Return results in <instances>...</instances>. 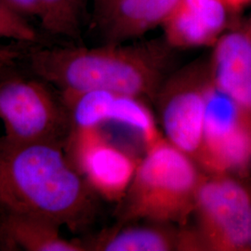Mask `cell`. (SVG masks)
I'll return each mask as SVG.
<instances>
[{
	"label": "cell",
	"mask_w": 251,
	"mask_h": 251,
	"mask_svg": "<svg viewBox=\"0 0 251 251\" xmlns=\"http://www.w3.org/2000/svg\"><path fill=\"white\" fill-rule=\"evenodd\" d=\"M174 49L164 39L99 47L36 48L32 72L61 93L103 90L155 100L168 78Z\"/></svg>",
	"instance_id": "1"
},
{
	"label": "cell",
	"mask_w": 251,
	"mask_h": 251,
	"mask_svg": "<svg viewBox=\"0 0 251 251\" xmlns=\"http://www.w3.org/2000/svg\"><path fill=\"white\" fill-rule=\"evenodd\" d=\"M61 143L9 144L0 138V204L73 232L90 225L96 195Z\"/></svg>",
	"instance_id": "2"
},
{
	"label": "cell",
	"mask_w": 251,
	"mask_h": 251,
	"mask_svg": "<svg viewBox=\"0 0 251 251\" xmlns=\"http://www.w3.org/2000/svg\"><path fill=\"white\" fill-rule=\"evenodd\" d=\"M204 175L196 162L163 136L145 146V154L118 202V225H187Z\"/></svg>",
	"instance_id": "3"
},
{
	"label": "cell",
	"mask_w": 251,
	"mask_h": 251,
	"mask_svg": "<svg viewBox=\"0 0 251 251\" xmlns=\"http://www.w3.org/2000/svg\"><path fill=\"white\" fill-rule=\"evenodd\" d=\"M191 218L195 225L182 226L185 251H251V184L235 175L205 173Z\"/></svg>",
	"instance_id": "4"
},
{
	"label": "cell",
	"mask_w": 251,
	"mask_h": 251,
	"mask_svg": "<svg viewBox=\"0 0 251 251\" xmlns=\"http://www.w3.org/2000/svg\"><path fill=\"white\" fill-rule=\"evenodd\" d=\"M39 77L10 76L0 80V121L3 141L14 144H63L72 125L69 110Z\"/></svg>",
	"instance_id": "5"
},
{
	"label": "cell",
	"mask_w": 251,
	"mask_h": 251,
	"mask_svg": "<svg viewBox=\"0 0 251 251\" xmlns=\"http://www.w3.org/2000/svg\"><path fill=\"white\" fill-rule=\"evenodd\" d=\"M206 114L198 165L207 174L248 178L251 168L247 114L210 79L206 86Z\"/></svg>",
	"instance_id": "6"
},
{
	"label": "cell",
	"mask_w": 251,
	"mask_h": 251,
	"mask_svg": "<svg viewBox=\"0 0 251 251\" xmlns=\"http://www.w3.org/2000/svg\"><path fill=\"white\" fill-rule=\"evenodd\" d=\"M207 63H196L165 80L156 96L164 137L198 164L206 114Z\"/></svg>",
	"instance_id": "7"
},
{
	"label": "cell",
	"mask_w": 251,
	"mask_h": 251,
	"mask_svg": "<svg viewBox=\"0 0 251 251\" xmlns=\"http://www.w3.org/2000/svg\"><path fill=\"white\" fill-rule=\"evenodd\" d=\"M98 128L75 129V167L97 194L118 203L141 159L110 143Z\"/></svg>",
	"instance_id": "8"
},
{
	"label": "cell",
	"mask_w": 251,
	"mask_h": 251,
	"mask_svg": "<svg viewBox=\"0 0 251 251\" xmlns=\"http://www.w3.org/2000/svg\"><path fill=\"white\" fill-rule=\"evenodd\" d=\"M179 0H97L93 23L104 43L132 42L165 24Z\"/></svg>",
	"instance_id": "9"
},
{
	"label": "cell",
	"mask_w": 251,
	"mask_h": 251,
	"mask_svg": "<svg viewBox=\"0 0 251 251\" xmlns=\"http://www.w3.org/2000/svg\"><path fill=\"white\" fill-rule=\"evenodd\" d=\"M210 79L251 116V29L231 26L212 47L207 62Z\"/></svg>",
	"instance_id": "10"
},
{
	"label": "cell",
	"mask_w": 251,
	"mask_h": 251,
	"mask_svg": "<svg viewBox=\"0 0 251 251\" xmlns=\"http://www.w3.org/2000/svg\"><path fill=\"white\" fill-rule=\"evenodd\" d=\"M223 0H179L162 25L164 39L174 50L213 47L230 28Z\"/></svg>",
	"instance_id": "11"
},
{
	"label": "cell",
	"mask_w": 251,
	"mask_h": 251,
	"mask_svg": "<svg viewBox=\"0 0 251 251\" xmlns=\"http://www.w3.org/2000/svg\"><path fill=\"white\" fill-rule=\"evenodd\" d=\"M60 226L37 216L6 210L0 222V241L12 250L84 251L87 246L64 238Z\"/></svg>",
	"instance_id": "12"
},
{
	"label": "cell",
	"mask_w": 251,
	"mask_h": 251,
	"mask_svg": "<svg viewBox=\"0 0 251 251\" xmlns=\"http://www.w3.org/2000/svg\"><path fill=\"white\" fill-rule=\"evenodd\" d=\"M148 225H118L117 228L102 233L89 251H182L181 227L148 223Z\"/></svg>",
	"instance_id": "13"
},
{
	"label": "cell",
	"mask_w": 251,
	"mask_h": 251,
	"mask_svg": "<svg viewBox=\"0 0 251 251\" xmlns=\"http://www.w3.org/2000/svg\"><path fill=\"white\" fill-rule=\"evenodd\" d=\"M90 0H38V24L54 36L76 39L88 13Z\"/></svg>",
	"instance_id": "14"
},
{
	"label": "cell",
	"mask_w": 251,
	"mask_h": 251,
	"mask_svg": "<svg viewBox=\"0 0 251 251\" xmlns=\"http://www.w3.org/2000/svg\"><path fill=\"white\" fill-rule=\"evenodd\" d=\"M107 122H115L134 129L142 136L145 146L164 136L157 128L145 100L134 96L113 93L106 112Z\"/></svg>",
	"instance_id": "15"
},
{
	"label": "cell",
	"mask_w": 251,
	"mask_h": 251,
	"mask_svg": "<svg viewBox=\"0 0 251 251\" xmlns=\"http://www.w3.org/2000/svg\"><path fill=\"white\" fill-rule=\"evenodd\" d=\"M0 39L35 44L39 36L30 20L20 15L0 0Z\"/></svg>",
	"instance_id": "16"
},
{
	"label": "cell",
	"mask_w": 251,
	"mask_h": 251,
	"mask_svg": "<svg viewBox=\"0 0 251 251\" xmlns=\"http://www.w3.org/2000/svg\"><path fill=\"white\" fill-rule=\"evenodd\" d=\"M10 9L28 20H38L39 2L38 0H2Z\"/></svg>",
	"instance_id": "17"
},
{
	"label": "cell",
	"mask_w": 251,
	"mask_h": 251,
	"mask_svg": "<svg viewBox=\"0 0 251 251\" xmlns=\"http://www.w3.org/2000/svg\"><path fill=\"white\" fill-rule=\"evenodd\" d=\"M223 1L231 10L241 9L243 7L251 3V0H223Z\"/></svg>",
	"instance_id": "18"
},
{
	"label": "cell",
	"mask_w": 251,
	"mask_h": 251,
	"mask_svg": "<svg viewBox=\"0 0 251 251\" xmlns=\"http://www.w3.org/2000/svg\"><path fill=\"white\" fill-rule=\"evenodd\" d=\"M247 114V113H246ZM247 120H248V129H249V136H250V144H251V116L247 114Z\"/></svg>",
	"instance_id": "19"
},
{
	"label": "cell",
	"mask_w": 251,
	"mask_h": 251,
	"mask_svg": "<svg viewBox=\"0 0 251 251\" xmlns=\"http://www.w3.org/2000/svg\"><path fill=\"white\" fill-rule=\"evenodd\" d=\"M11 63H9V62H7V61H4V60H0V72L4 69V68H6V67H8L9 65H10Z\"/></svg>",
	"instance_id": "20"
},
{
	"label": "cell",
	"mask_w": 251,
	"mask_h": 251,
	"mask_svg": "<svg viewBox=\"0 0 251 251\" xmlns=\"http://www.w3.org/2000/svg\"><path fill=\"white\" fill-rule=\"evenodd\" d=\"M249 25H250V27H251V20H250V22H249Z\"/></svg>",
	"instance_id": "21"
},
{
	"label": "cell",
	"mask_w": 251,
	"mask_h": 251,
	"mask_svg": "<svg viewBox=\"0 0 251 251\" xmlns=\"http://www.w3.org/2000/svg\"></svg>",
	"instance_id": "22"
},
{
	"label": "cell",
	"mask_w": 251,
	"mask_h": 251,
	"mask_svg": "<svg viewBox=\"0 0 251 251\" xmlns=\"http://www.w3.org/2000/svg\"><path fill=\"white\" fill-rule=\"evenodd\" d=\"M92 1H97V0H92Z\"/></svg>",
	"instance_id": "23"
},
{
	"label": "cell",
	"mask_w": 251,
	"mask_h": 251,
	"mask_svg": "<svg viewBox=\"0 0 251 251\" xmlns=\"http://www.w3.org/2000/svg\"><path fill=\"white\" fill-rule=\"evenodd\" d=\"M0 206H1V204H0Z\"/></svg>",
	"instance_id": "24"
}]
</instances>
